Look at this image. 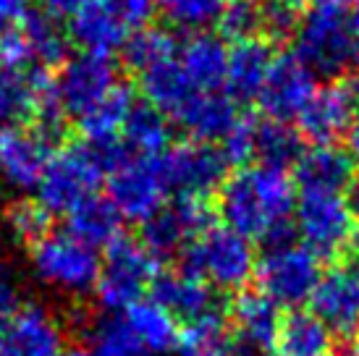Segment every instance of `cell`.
<instances>
[{"label": "cell", "instance_id": "6da1fadb", "mask_svg": "<svg viewBox=\"0 0 359 356\" xmlns=\"http://www.w3.org/2000/svg\"><path fill=\"white\" fill-rule=\"evenodd\" d=\"M297 207V186L286 170L270 165L236 168L218 189V212L226 228L244 238L278 244L289 238V220Z\"/></svg>", "mask_w": 359, "mask_h": 356}, {"label": "cell", "instance_id": "7a4b0ae2", "mask_svg": "<svg viewBox=\"0 0 359 356\" xmlns=\"http://www.w3.org/2000/svg\"><path fill=\"white\" fill-rule=\"evenodd\" d=\"M129 152L123 144L113 142H74L66 147H58L53 152L48 168L42 173L40 194L37 202L48 210L50 215L55 212H69L79 205L81 199L97 194L95 189L102 178H108L118 168Z\"/></svg>", "mask_w": 359, "mask_h": 356}, {"label": "cell", "instance_id": "3957f363", "mask_svg": "<svg viewBox=\"0 0 359 356\" xmlns=\"http://www.w3.org/2000/svg\"><path fill=\"white\" fill-rule=\"evenodd\" d=\"M297 58L312 74L336 76L354 60L359 40V19L349 3L315 0L304 19L297 24Z\"/></svg>", "mask_w": 359, "mask_h": 356}, {"label": "cell", "instance_id": "277c9868", "mask_svg": "<svg viewBox=\"0 0 359 356\" xmlns=\"http://www.w3.org/2000/svg\"><path fill=\"white\" fill-rule=\"evenodd\" d=\"M181 270L202 278L208 286L220 291H244L257 267L250 238L226 226H210L181 254Z\"/></svg>", "mask_w": 359, "mask_h": 356}, {"label": "cell", "instance_id": "5b68a950", "mask_svg": "<svg viewBox=\"0 0 359 356\" xmlns=\"http://www.w3.org/2000/svg\"><path fill=\"white\" fill-rule=\"evenodd\" d=\"M320 278V257L291 238L268 244V252L257 259L255 267V283L259 294H265L278 307L291 309L309 301Z\"/></svg>", "mask_w": 359, "mask_h": 356}, {"label": "cell", "instance_id": "8992f818", "mask_svg": "<svg viewBox=\"0 0 359 356\" xmlns=\"http://www.w3.org/2000/svg\"><path fill=\"white\" fill-rule=\"evenodd\" d=\"M158 275V259L142 247L140 238L121 233L100 262V278L95 291L105 309H129L142 301V294L150 291Z\"/></svg>", "mask_w": 359, "mask_h": 356}, {"label": "cell", "instance_id": "52a82bcc", "mask_svg": "<svg viewBox=\"0 0 359 356\" xmlns=\"http://www.w3.org/2000/svg\"><path fill=\"white\" fill-rule=\"evenodd\" d=\"M294 220L304 247L315 257H339L351 249L359 233V220L346 194H302Z\"/></svg>", "mask_w": 359, "mask_h": 356}, {"label": "cell", "instance_id": "ba28073f", "mask_svg": "<svg viewBox=\"0 0 359 356\" xmlns=\"http://www.w3.org/2000/svg\"><path fill=\"white\" fill-rule=\"evenodd\" d=\"M155 163L168 194L194 199H205L210 191L220 189L229 170V163L220 155V149L202 142L170 144L163 155L155 158Z\"/></svg>", "mask_w": 359, "mask_h": 356}, {"label": "cell", "instance_id": "9c48e42d", "mask_svg": "<svg viewBox=\"0 0 359 356\" xmlns=\"http://www.w3.org/2000/svg\"><path fill=\"white\" fill-rule=\"evenodd\" d=\"M29 257L42 280L63 291L87 294L100 278L97 252L69 233H48L42 241L29 247Z\"/></svg>", "mask_w": 359, "mask_h": 356}, {"label": "cell", "instance_id": "30bf717a", "mask_svg": "<svg viewBox=\"0 0 359 356\" xmlns=\"http://www.w3.org/2000/svg\"><path fill=\"white\" fill-rule=\"evenodd\" d=\"M210 226H212V210L205 199L176 197L170 205H163V210H158L150 220L142 223L140 241L160 262L184 254Z\"/></svg>", "mask_w": 359, "mask_h": 356}, {"label": "cell", "instance_id": "8fae6325", "mask_svg": "<svg viewBox=\"0 0 359 356\" xmlns=\"http://www.w3.org/2000/svg\"><path fill=\"white\" fill-rule=\"evenodd\" d=\"M108 199L116 207L121 220L144 223L158 210H163L168 199L165 181L160 176L155 158H129L121 163L108 178Z\"/></svg>", "mask_w": 359, "mask_h": 356}, {"label": "cell", "instance_id": "7c38bea8", "mask_svg": "<svg viewBox=\"0 0 359 356\" xmlns=\"http://www.w3.org/2000/svg\"><path fill=\"white\" fill-rule=\"evenodd\" d=\"M63 322L34 301H21L0 317V356H58L63 351Z\"/></svg>", "mask_w": 359, "mask_h": 356}, {"label": "cell", "instance_id": "4fadbf2b", "mask_svg": "<svg viewBox=\"0 0 359 356\" xmlns=\"http://www.w3.org/2000/svg\"><path fill=\"white\" fill-rule=\"evenodd\" d=\"M118 84V69L108 55H90L81 53L69 58L55 74L60 105L66 116L79 118L92 105H97L110 89Z\"/></svg>", "mask_w": 359, "mask_h": 356}, {"label": "cell", "instance_id": "5bb4252c", "mask_svg": "<svg viewBox=\"0 0 359 356\" xmlns=\"http://www.w3.org/2000/svg\"><path fill=\"white\" fill-rule=\"evenodd\" d=\"M359 116V95L346 81H328L315 89L297 126L315 144H333L339 137L349 134Z\"/></svg>", "mask_w": 359, "mask_h": 356}, {"label": "cell", "instance_id": "9a60e30c", "mask_svg": "<svg viewBox=\"0 0 359 356\" xmlns=\"http://www.w3.org/2000/svg\"><path fill=\"white\" fill-rule=\"evenodd\" d=\"M318 81L315 74L302 63L294 53L291 55H276L268 76L262 81L257 102L268 121H297L309 97L315 95Z\"/></svg>", "mask_w": 359, "mask_h": 356}, {"label": "cell", "instance_id": "2e32d148", "mask_svg": "<svg viewBox=\"0 0 359 356\" xmlns=\"http://www.w3.org/2000/svg\"><path fill=\"white\" fill-rule=\"evenodd\" d=\"M55 144L50 139L21 123L0 129V178L16 189H32L40 184L50 163Z\"/></svg>", "mask_w": 359, "mask_h": 356}, {"label": "cell", "instance_id": "e0dca14e", "mask_svg": "<svg viewBox=\"0 0 359 356\" xmlns=\"http://www.w3.org/2000/svg\"><path fill=\"white\" fill-rule=\"evenodd\" d=\"M309 312L328 327L330 336H359V278L351 270L336 267L320 278L312 296Z\"/></svg>", "mask_w": 359, "mask_h": 356}, {"label": "cell", "instance_id": "ac0fdd59", "mask_svg": "<svg viewBox=\"0 0 359 356\" xmlns=\"http://www.w3.org/2000/svg\"><path fill=\"white\" fill-rule=\"evenodd\" d=\"M229 325L239 346L255 348L259 354H268L276 348V338L280 330V307L273 304L265 294L255 291H239L229 309Z\"/></svg>", "mask_w": 359, "mask_h": 356}, {"label": "cell", "instance_id": "d6986e66", "mask_svg": "<svg viewBox=\"0 0 359 356\" xmlns=\"http://www.w3.org/2000/svg\"><path fill=\"white\" fill-rule=\"evenodd\" d=\"M297 184L302 194H346L354 181V163L339 144H315L299 155Z\"/></svg>", "mask_w": 359, "mask_h": 356}, {"label": "cell", "instance_id": "ffe728a7", "mask_svg": "<svg viewBox=\"0 0 359 356\" xmlns=\"http://www.w3.org/2000/svg\"><path fill=\"white\" fill-rule=\"evenodd\" d=\"M173 121L189 134L191 142L212 144L229 137V131L239 121V113H236V102L226 92H197L173 116Z\"/></svg>", "mask_w": 359, "mask_h": 356}, {"label": "cell", "instance_id": "44dd1931", "mask_svg": "<svg viewBox=\"0 0 359 356\" xmlns=\"http://www.w3.org/2000/svg\"><path fill=\"white\" fill-rule=\"evenodd\" d=\"M150 296L155 304L168 309L176 320L184 317L187 322L215 309V299H212V291H210L208 283L202 278L181 270V267L163 270V273L158 270V275L150 286Z\"/></svg>", "mask_w": 359, "mask_h": 356}, {"label": "cell", "instance_id": "7402d4cb", "mask_svg": "<svg viewBox=\"0 0 359 356\" xmlns=\"http://www.w3.org/2000/svg\"><path fill=\"white\" fill-rule=\"evenodd\" d=\"M69 40L79 45L90 55H108L123 48V42L129 40L131 32L116 19V13L102 3L92 0L84 8H79L69 19Z\"/></svg>", "mask_w": 359, "mask_h": 356}, {"label": "cell", "instance_id": "603a6c76", "mask_svg": "<svg viewBox=\"0 0 359 356\" xmlns=\"http://www.w3.org/2000/svg\"><path fill=\"white\" fill-rule=\"evenodd\" d=\"M179 66L197 92H220L226 84L229 48L208 32H194L189 40L179 45Z\"/></svg>", "mask_w": 359, "mask_h": 356}, {"label": "cell", "instance_id": "cb8c5ba5", "mask_svg": "<svg viewBox=\"0 0 359 356\" xmlns=\"http://www.w3.org/2000/svg\"><path fill=\"white\" fill-rule=\"evenodd\" d=\"M270 45L259 37L239 40L229 48V63H226V95L231 100H257L262 81L273 66Z\"/></svg>", "mask_w": 359, "mask_h": 356}, {"label": "cell", "instance_id": "d4e9b609", "mask_svg": "<svg viewBox=\"0 0 359 356\" xmlns=\"http://www.w3.org/2000/svg\"><path fill=\"white\" fill-rule=\"evenodd\" d=\"M66 223H69L66 233L92 249H108L121 236V215L110 205V199L100 194L81 199L76 207L69 210Z\"/></svg>", "mask_w": 359, "mask_h": 356}, {"label": "cell", "instance_id": "484cf974", "mask_svg": "<svg viewBox=\"0 0 359 356\" xmlns=\"http://www.w3.org/2000/svg\"><path fill=\"white\" fill-rule=\"evenodd\" d=\"M176 53H179V50H176ZM140 87H142L144 100H147V105L160 110L165 118H173V116L197 95V89L191 87L189 79H187V74L181 71L176 55L158 63V66H152V69L142 71Z\"/></svg>", "mask_w": 359, "mask_h": 356}, {"label": "cell", "instance_id": "4316f807", "mask_svg": "<svg viewBox=\"0 0 359 356\" xmlns=\"http://www.w3.org/2000/svg\"><path fill=\"white\" fill-rule=\"evenodd\" d=\"M123 325L131 330V336L140 341L150 354H168L179 343V320L168 309L155 304L152 299H142L129 309H123Z\"/></svg>", "mask_w": 359, "mask_h": 356}, {"label": "cell", "instance_id": "83f0119b", "mask_svg": "<svg viewBox=\"0 0 359 356\" xmlns=\"http://www.w3.org/2000/svg\"><path fill=\"white\" fill-rule=\"evenodd\" d=\"M278 356H333V336L312 312L291 309L276 338Z\"/></svg>", "mask_w": 359, "mask_h": 356}, {"label": "cell", "instance_id": "f1b7e54d", "mask_svg": "<svg viewBox=\"0 0 359 356\" xmlns=\"http://www.w3.org/2000/svg\"><path fill=\"white\" fill-rule=\"evenodd\" d=\"M21 37L27 40L32 53V60L34 66L40 69H60L66 60H69V34L66 29L58 24V19L48 16L45 11H34L32 8L27 13V19L21 21Z\"/></svg>", "mask_w": 359, "mask_h": 356}, {"label": "cell", "instance_id": "f546056e", "mask_svg": "<svg viewBox=\"0 0 359 356\" xmlns=\"http://www.w3.org/2000/svg\"><path fill=\"white\" fill-rule=\"evenodd\" d=\"M236 338L229 325V317L212 309L208 315L191 320L179 330V356H231Z\"/></svg>", "mask_w": 359, "mask_h": 356}, {"label": "cell", "instance_id": "4dcf8cb0", "mask_svg": "<svg viewBox=\"0 0 359 356\" xmlns=\"http://www.w3.org/2000/svg\"><path fill=\"white\" fill-rule=\"evenodd\" d=\"M131 108H134V95L129 84L118 81L97 105H92L87 113H81L76 118L81 139L84 142H113L116 134L123 129Z\"/></svg>", "mask_w": 359, "mask_h": 356}, {"label": "cell", "instance_id": "1f68e13d", "mask_svg": "<svg viewBox=\"0 0 359 356\" xmlns=\"http://www.w3.org/2000/svg\"><path fill=\"white\" fill-rule=\"evenodd\" d=\"M123 147L134 158H158L170 147L168 118L152 105H134L123 123Z\"/></svg>", "mask_w": 359, "mask_h": 356}, {"label": "cell", "instance_id": "d6a6232c", "mask_svg": "<svg viewBox=\"0 0 359 356\" xmlns=\"http://www.w3.org/2000/svg\"><path fill=\"white\" fill-rule=\"evenodd\" d=\"M48 74H53V71L40 69V66H32L24 71L0 66V121H11V123L27 121L29 123L34 95H37V89Z\"/></svg>", "mask_w": 359, "mask_h": 356}, {"label": "cell", "instance_id": "836d02e7", "mask_svg": "<svg viewBox=\"0 0 359 356\" xmlns=\"http://www.w3.org/2000/svg\"><path fill=\"white\" fill-rule=\"evenodd\" d=\"M302 152H304L302 137L291 129L289 123H278V121L257 123V134H255V160H257L259 165L286 170V165H294V163L299 160Z\"/></svg>", "mask_w": 359, "mask_h": 356}, {"label": "cell", "instance_id": "e575fe53", "mask_svg": "<svg viewBox=\"0 0 359 356\" xmlns=\"http://www.w3.org/2000/svg\"><path fill=\"white\" fill-rule=\"evenodd\" d=\"M176 50H179V42H176V37L170 32L144 27V29L129 34V40L123 42L121 53H123V63L131 71L142 74V71L152 69V66H158L163 60L173 58Z\"/></svg>", "mask_w": 359, "mask_h": 356}, {"label": "cell", "instance_id": "d590c367", "mask_svg": "<svg viewBox=\"0 0 359 356\" xmlns=\"http://www.w3.org/2000/svg\"><path fill=\"white\" fill-rule=\"evenodd\" d=\"M155 3L170 27L202 32L210 24L220 21L231 0H155Z\"/></svg>", "mask_w": 359, "mask_h": 356}, {"label": "cell", "instance_id": "8d00e7d4", "mask_svg": "<svg viewBox=\"0 0 359 356\" xmlns=\"http://www.w3.org/2000/svg\"><path fill=\"white\" fill-rule=\"evenodd\" d=\"M6 223L16 241L34 247L37 241L53 233V215L42 207L37 199H16L6 210Z\"/></svg>", "mask_w": 359, "mask_h": 356}, {"label": "cell", "instance_id": "74e56055", "mask_svg": "<svg viewBox=\"0 0 359 356\" xmlns=\"http://www.w3.org/2000/svg\"><path fill=\"white\" fill-rule=\"evenodd\" d=\"M90 356H150V351L131 336V330L123 325V320L110 317L95 327Z\"/></svg>", "mask_w": 359, "mask_h": 356}, {"label": "cell", "instance_id": "f35d334b", "mask_svg": "<svg viewBox=\"0 0 359 356\" xmlns=\"http://www.w3.org/2000/svg\"><path fill=\"white\" fill-rule=\"evenodd\" d=\"M223 32L233 40H252L262 29V6L259 0H231L220 16Z\"/></svg>", "mask_w": 359, "mask_h": 356}, {"label": "cell", "instance_id": "ab89813d", "mask_svg": "<svg viewBox=\"0 0 359 356\" xmlns=\"http://www.w3.org/2000/svg\"><path fill=\"white\" fill-rule=\"evenodd\" d=\"M255 134H257V121L239 118L236 126L229 131V137L220 142V155L226 158L229 165H250L255 160Z\"/></svg>", "mask_w": 359, "mask_h": 356}, {"label": "cell", "instance_id": "60d3db41", "mask_svg": "<svg viewBox=\"0 0 359 356\" xmlns=\"http://www.w3.org/2000/svg\"><path fill=\"white\" fill-rule=\"evenodd\" d=\"M262 6V29L268 37L273 40H280V37H289L297 32V11H294V3L289 0H259Z\"/></svg>", "mask_w": 359, "mask_h": 356}, {"label": "cell", "instance_id": "b9f144b4", "mask_svg": "<svg viewBox=\"0 0 359 356\" xmlns=\"http://www.w3.org/2000/svg\"><path fill=\"white\" fill-rule=\"evenodd\" d=\"M102 3L116 13V19H118L131 34L144 29V27L150 24L152 16H155V11H158V3H155V0H102Z\"/></svg>", "mask_w": 359, "mask_h": 356}, {"label": "cell", "instance_id": "7bdbcfd3", "mask_svg": "<svg viewBox=\"0 0 359 356\" xmlns=\"http://www.w3.org/2000/svg\"><path fill=\"white\" fill-rule=\"evenodd\" d=\"M29 11V0H0V32L19 29Z\"/></svg>", "mask_w": 359, "mask_h": 356}, {"label": "cell", "instance_id": "ee69618b", "mask_svg": "<svg viewBox=\"0 0 359 356\" xmlns=\"http://www.w3.org/2000/svg\"><path fill=\"white\" fill-rule=\"evenodd\" d=\"M42 11L53 19H71L79 8H84L92 0H40Z\"/></svg>", "mask_w": 359, "mask_h": 356}, {"label": "cell", "instance_id": "f6af8a7d", "mask_svg": "<svg viewBox=\"0 0 359 356\" xmlns=\"http://www.w3.org/2000/svg\"><path fill=\"white\" fill-rule=\"evenodd\" d=\"M346 202H349L351 212H354L359 220V181H351V186L346 189Z\"/></svg>", "mask_w": 359, "mask_h": 356}, {"label": "cell", "instance_id": "bcb514c9", "mask_svg": "<svg viewBox=\"0 0 359 356\" xmlns=\"http://www.w3.org/2000/svg\"><path fill=\"white\" fill-rule=\"evenodd\" d=\"M349 139H351V149L359 155V116H357V121H354L351 131H349Z\"/></svg>", "mask_w": 359, "mask_h": 356}, {"label": "cell", "instance_id": "7dc6e473", "mask_svg": "<svg viewBox=\"0 0 359 356\" xmlns=\"http://www.w3.org/2000/svg\"><path fill=\"white\" fill-rule=\"evenodd\" d=\"M351 259H354V275L359 278V233L354 238V244H351Z\"/></svg>", "mask_w": 359, "mask_h": 356}, {"label": "cell", "instance_id": "c3c4849f", "mask_svg": "<svg viewBox=\"0 0 359 356\" xmlns=\"http://www.w3.org/2000/svg\"><path fill=\"white\" fill-rule=\"evenodd\" d=\"M231 356H268V354H259L255 348H247V346H236L231 351Z\"/></svg>", "mask_w": 359, "mask_h": 356}, {"label": "cell", "instance_id": "681fc988", "mask_svg": "<svg viewBox=\"0 0 359 356\" xmlns=\"http://www.w3.org/2000/svg\"><path fill=\"white\" fill-rule=\"evenodd\" d=\"M58 356H90V354H87L81 346H71V348H63Z\"/></svg>", "mask_w": 359, "mask_h": 356}, {"label": "cell", "instance_id": "f907efd6", "mask_svg": "<svg viewBox=\"0 0 359 356\" xmlns=\"http://www.w3.org/2000/svg\"><path fill=\"white\" fill-rule=\"evenodd\" d=\"M351 356H359V336H357V341H354V348H351Z\"/></svg>", "mask_w": 359, "mask_h": 356}, {"label": "cell", "instance_id": "816d5d0a", "mask_svg": "<svg viewBox=\"0 0 359 356\" xmlns=\"http://www.w3.org/2000/svg\"><path fill=\"white\" fill-rule=\"evenodd\" d=\"M0 273H3V238H0Z\"/></svg>", "mask_w": 359, "mask_h": 356}, {"label": "cell", "instance_id": "f5cc1de1", "mask_svg": "<svg viewBox=\"0 0 359 356\" xmlns=\"http://www.w3.org/2000/svg\"><path fill=\"white\" fill-rule=\"evenodd\" d=\"M354 63L359 66V40H357V50H354Z\"/></svg>", "mask_w": 359, "mask_h": 356}, {"label": "cell", "instance_id": "db71d44e", "mask_svg": "<svg viewBox=\"0 0 359 356\" xmlns=\"http://www.w3.org/2000/svg\"><path fill=\"white\" fill-rule=\"evenodd\" d=\"M289 3H294V6H297V3H304V0H289Z\"/></svg>", "mask_w": 359, "mask_h": 356}, {"label": "cell", "instance_id": "11a10c76", "mask_svg": "<svg viewBox=\"0 0 359 356\" xmlns=\"http://www.w3.org/2000/svg\"><path fill=\"white\" fill-rule=\"evenodd\" d=\"M339 3H349V0H339Z\"/></svg>", "mask_w": 359, "mask_h": 356}, {"label": "cell", "instance_id": "9f6ffc18", "mask_svg": "<svg viewBox=\"0 0 359 356\" xmlns=\"http://www.w3.org/2000/svg\"><path fill=\"white\" fill-rule=\"evenodd\" d=\"M357 6H359V0H357Z\"/></svg>", "mask_w": 359, "mask_h": 356}]
</instances>
